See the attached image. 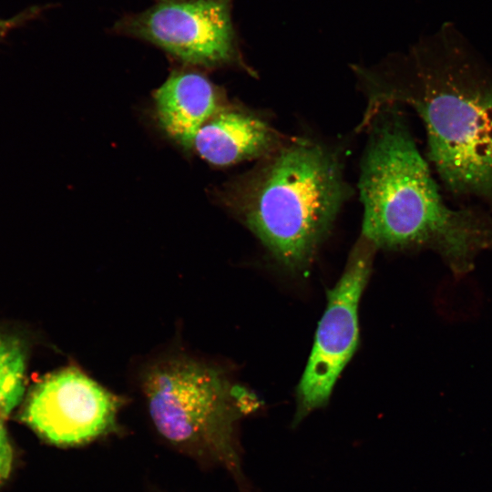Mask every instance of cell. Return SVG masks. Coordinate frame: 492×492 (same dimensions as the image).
I'll list each match as a JSON object with an SVG mask.
<instances>
[{"label": "cell", "mask_w": 492, "mask_h": 492, "mask_svg": "<svg viewBox=\"0 0 492 492\" xmlns=\"http://www.w3.org/2000/svg\"><path fill=\"white\" fill-rule=\"evenodd\" d=\"M405 77L360 68L369 101L366 121L379 108L406 104L422 119L428 157L452 191L492 199V85L450 24L418 43Z\"/></svg>", "instance_id": "1"}, {"label": "cell", "mask_w": 492, "mask_h": 492, "mask_svg": "<svg viewBox=\"0 0 492 492\" xmlns=\"http://www.w3.org/2000/svg\"><path fill=\"white\" fill-rule=\"evenodd\" d=\"M364 127L370 134L358 182L360 238L375 250L429 249L455 276L468 273L476 257L492 248V220L445 203L395 105L379 108Z\"/></svg>", "instance_id": "2"}, {"label": "cell", "mask_w": 492, "mask_h": 492, "mask_svg": "<svg viewBox=\"0 0 492 492\" xmlns=\"http://www.w3.org/2000/svg\"><path fill=\"white\" fill-rule=\"evenodd\" d=\"M350 194L338 151L294 138L218 196L282 266L300 273L311 266Z\"/></svg>", "instance_id": "3"}, {"label": "cell", "mask_w": 492, "mask_h": 492, "mask_svg": "<svg viewBox=\"0 0 492 492\" xmlns=\"http://www.w3.org/2000/svg\"><path fill=\"white\" fill-rule=\"evenodd\" d=\"M142 389L151 423L166 442L241 478L236 424L258 407L255 396L215 367L188 357L152 365Z\"/></svg>", "instance_id": "4"}, {"label": "cell", "mask_w": 492, "mask_h": 492, "mask_svg": "<svg viewBox=\"0 0 492 492\" xmlns=\"http://www.w3.org/2000/svg\"><path fill=\"white\" fill-rule=\"evenodd\" d=\"M117 27L192 66L247 68L232 24L231 0H158Z\"/></svg>", "instance_id": "5"}, {"label": "cell", "mask_w": 492, "mask_h": 492, "mask_svg": "<svg viewBox=\"0 0 492 492\" xmlns=\"http://www.w3.org/2000/svg\"><path fill=\"white\" fill-rule=\"evenodd\" d=\"M374 251L371 244L360 238L343 275L327 293L326 309L297 386L293 426L313 410L326 405L339 375L355 352L359 338L358 306Z\"/></svg>", "instance_id": "6"}, {"label": "cell", "mask_w": 492, "mask_h": 492, "mask_svg": "<svg viewBox=\"0 0 492 492\" xmlns=\"http://www.w3.org/2000/svg\"><path fill=\"white\" fill-rule=\"evenodd\" d=\"M121 405L119 396L70 366L36 384L22 419L49 443L78 446L114 432Z\"/></svg>", "instance_id": "7"}, {"label": "cell", "mask_w": 492, "mask_h": 492, "mask_svg": "<svg viewBox=\"0 0 492 492\" xmlns=\"http://www.w3.org/2000/svg\"><path fill=\"white\" fill-rule=\"evenodd\" d=\"M287 138L256 115L225 106L198 130L190 150L211 165L225 167L261 159Z\"/></svg>", "instance_id": "8"}, {"label": "cell", "mask_w": 492, "mask_h": 492, "mask_svg": "<svg viewBox=\"0 0 492 492\" xmlns=\"http://www.w3.org/2000/svg\"><path fill=\"white\" fill-rule=\"evenodd\" d=\"M159 127L172 141L190 150L198 130L225 107L221 92L205 76L172 73L153 94Z\"/></svg>", "instance_id": "9"}, {"label": "cell", "mask_w": 492, "mask_h": 492, "mask_svg": "<svg viewBox=\"0 0 492 492\" xmlns=\"http://www.w3.org/2000/svg\"><path fill=\"white\" fill-rule=\"evenodd\" d=\"M25 383V348L17 338L0 333V418L20 403Z\"/></svg>", "instance_id": "10"}, {"label": "cell", "mask_w": 492, "mask_h": 492, "mask_svg": "<svg viewBox=\"0 0 492 492\" xmlns=\"http://www.w3.org/2000/svg\"><path fill=\"white\" fill-rule=\"evenodd\" d=\"M13 465V449L3 425V419L0 418V485H2L9 477Z\"/></svg>", "instance_id": "11"}, {"label": "cell", "mask_w": 492, "mask_h": 492, "mask_svg": "<svg viewBox=\"0 0 492 492\" xmlns=\"http://www.w3.org/2000/svg\"><path fill=\"white\" fill-rule=\"evenodd\" d=\"M40 8L31 7L16 14L9 18H0V41H2L12 30L26 25L32 18L36 17Z\"/></svg>", "instance_id": "12"}]
</instances>
